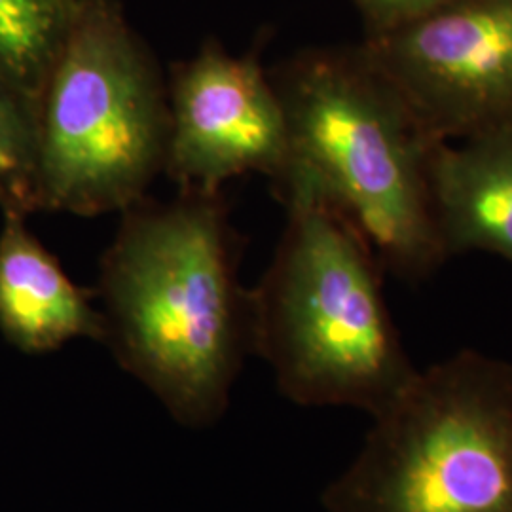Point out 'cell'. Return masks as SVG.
I'll return each mask as SVG.
<instances>
[{
  "label": "cell",
  "mask_w": 512,
  "mask_h": 512,
  "mask_svg": "<svg viewBox=\"0 0 512 512\" xmlns=\"http://www.w3.org/2000/svg\"><path fill=\"white\" fill-rule=\"evenodd\" d=\"M429 184L448 258L484 251L512 264V128L439 141Z\"/></svg>",
  "instance_id": "obj_9"
},
{
  "label": "cell",
  "mask_w": 512,
  "mask_h": 512,
  "mask_svg": "<svg viewBox=\"0 0 512 512\" xmlns=\"http://www.w3.org/2000/svg\"><path fill=\"white\" fill-rule=\"evenodd\" d=\"M99 266L105 346L177 421L219 420L253 351L251 291L222 192L126 209Z\"/></svg>",
  "instance_id": "obj_1"
},
{
  "label": "cell",
  "mask_w": 512,
  "mask_h": 512,
  "mask_svg": "<svg viewBox=\"0 0 512 512\" xmlns=\"http://www.w3.org/2000/svg\"><path fill=\"white\" fill-rule=\"evenodd\" d=\"M164 175L177 190L222 192L224 183L260 173L281 183L291 169L283 103L258 50L230 54L220 42L171 69Z\"/></svg>",
  "instance_id": "obj_7"
},
{
  "label": "cell",
  "mask_w": 512,
  "mask_h": 512,
  "mask_svg": "<svg viewBox=\"0 0 512 512\" xmlns=\"http://www.w3.org/2000/svg\"><path fill=\"white\" fill-rule=\"evenodd\" d=\"M287 226L251 289L253 353L281 393L302 406H353L376 416L418 370L382 291V264L365 236L296 171L274 186Z\"/></svg>",
  "instance_id": "obj_2"
},
{
  "label": "cell",
  "mask_w": 512,
  "mask_h": 512,
  "mask_svg": "<svg viewBox=\"0 0 512 512\" xmlns=\"http://www.w3.org/2000/svg\"><path fill=\"white\" fill-rule=\"evenodd\" d=\"M365 16L374 35L404 27L446 6L452 0H351ZM372 35V37H374Z\"/></svg>",
  "instance_id": "obj_12"
},
{
  "label": "cell",
  "mask_w": 512,
  "mask_h": 512,
  "mask_svg": "<svg viewBox=\"0 0 512 512\" xmlns=\"http://www.w3.org/2000/svg\"><path fill=\"white\" fill-rule=\"evenodd\" d=\"M167 80L114 0H86L37 107L35 213H124L164 175Z\"/></svg>",
  "instance_id": "obj_4"
},
{
  "label": "cell",
  "mask_w": 512,
  "mask_h": 512,
  "mask_svg": "<svg viewBox=\"0 0 512 512\" xmlns=\"http://www.w3.org/2000/svg\"><path fill=\"white\" fill-rule=\"evenodd\" d=\"M327 512H512V365L473 349L374 416Z\"/></svg>",
  "instance_id": "obj_5"
},
{
  "label": "cell",
  "mask_w": 512,
  "mask_h": 512,
  "mask_svg": "<svg viewBox=\"0 0 512 512\" xmlns=\"http://www.w3.org/2000/svg\"><path fill=\"white\" fill-rule=\"evenodd\" d=\"M86 0H0V82L38 101Z\"/></svg>",
  "instance_id": "obj_10"
},
{
  "label": "cell",
  "mask_w": 512,
  "mask_h": 512,
  "mask_svg": "<svg viewBox=\"0 0 512 512\" xmlns=\"http://www.w3.org/2000/svg\"><path fill=\"white\" fill-rule=\"evenodd\" d=\"M363 48L437 141L512 128V0H452Z\"/></svg>",
  "instance_id": "obj_6"
},
{
  "label": "cell",
  "mask_w": 512,
  "mask_h": 512,
  "mask_svg": "<svg viewBox=\"0 0 512 512\" xmlns=\"http://www.w3.org/2000/svg\"><path fill=\"white\" fill-rule=\"evenodd\" d=\"M291 169L365 236L384 270L423 281L448 258L431 200L437 139L359 50H313L270 71Z\"/></svg>",
  "instance_id": "obj_3"
},
{
  "label": "cell",
  "mask_w": 512,
  "mask_h": 512,
  "mask_svg": "<svg viewBox=\"0 0 512 512\" xmlns=\"http://www.w3.org/2000/svg\"><path fill=\"white\" fill-rule=\"evenodd\" d=\"M0 330L21 351L46 353L76 338L105 344L95 291L76 285L29 230L18 207L0 205Z\"/></svg>",
  "instance_id": "obj_8"
},
{
  "label": "cell",
  "mask_w": 512,
  "mask_h": 512,
  "mask_svg": "<svg viewBox=\"0 0 512 512\" xmlns=\"http://www.w3.org/2000/svg\"><path fill=\"white\" fill-rule=\"evenodd\" d=\"M37 114L0 82V205L35 213Z\"/></svg>",
  "instance_id": "obj_11"
}]
</instances>
